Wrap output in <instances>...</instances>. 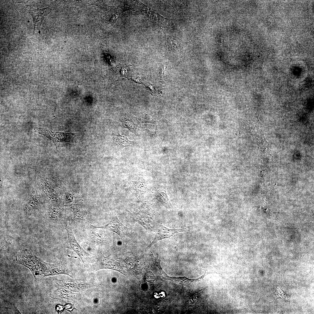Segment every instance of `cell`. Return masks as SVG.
Returning <instances> with one entry per match:
<instances>
[{
	"label": "cell",
	"instance_id": "6da1fadb",
	"mask_svg": "<svg viewBox=\"0 0 314 314\" xmlns=\"http://www.w3.org/2000/svg\"><path fill=\"white\" fill-rule=\"evenodd\" d=\"M16 257L18 263L31 270L35 279L39 277L43 267L44 261L27 249L18 252Z\"/></svg>",
	"mask_w": 314,
	"mask_h": 314
},
{
	"label": "cell",
	"instance_id": "7a4b0ae2",
	"mask_svg": "<svg viewBox=\"0 0 314 314\" xmlns=\"http://www.w3.org/2000/svg\"><path fill=\"white\" fill-rule=\"evenodd\" d=\"M92 226L94 228L105 229L115 233L123 242L126 241L127 237L132 231L131 229L124 225L116 215L113 217L110 222L106 225L99 227Z\"/></svg>",
	"mask_w": 314,
	"mask_h": 314
},
{
	"label": "cell",
	"instance_id": "3957f363",
	"mask_svg": "<svg viewBox=\"0 0 314 314\" xmlns=\"http://www.w3.org/2000/svg\"><path fill=\"white\" fill-rule=\"evenodd\" d=\"M186 228L171 229L167 228L162 224L157 225L154 232L155 236L154 240L147 248L150 247L157 242L162 240L170 238L176 233L186 231Z\"/></svg>",
	"mask_w": 314,
	"mask_h": 314
},
{
	"label": "cell",
	"instance_id": "277c9868",
	"mask_svg": "<svg viewBox=\"0 0 314 314\" xmlns=\"http://www.w3.org/2000/svg\"><path fill=\"white\" fill-rule=\"evenodd\" d=\"M130 214L133 220L147 231L154 232L157 225L155 224L152 217L140 212L136 213L132 211L130 212Z\"/></svg>",
	"mask_w": 314,
	"mask_h": 314
},
{
	"label": "cell",
	"instance_id": "5b68a950",
	"mask_svg": "<svg viewBox=\"0 0 314 314\" xmlns=\"http://www.w3.org/2000/svg\"><path fill=\"white\" fill-rule=\"evenodd\" d=\"M68 234V239L65 245L67 248L73 250L76 252L80 257L82 258L89 255L82 248L76 240L72 227L70 225H67L65 227Z\"/></svg>",
	"mask_w": 314,
	"mask_h": 314
},
{
	"label": "cell",
	"instance_id": "8992f818",
	"mask_svg": "<svg viewBox=\"0 0 314 314\" xmlns=\"http://www.w3.org/2000/svg\"><path fill=\"white\" fill-rule=\"evenodd\" d=\"M27 10L33 18L35 29L39 30L44 17L48 14L49 10L48 8L43 9L35 8L28 5Z\"/></svg>",
	"mask_w": 314,
	"mask_h": 314
},
{
	"label": "cell",
	"instance_id": "52a82bcc",
	"mask_svg": "<svg viewBox=\"0 0 314 314\" xmlns=\"http://www.w3.org/2000/svg\"><path fill=\"white\" fill-rule=\"evenodd\" d=\"M132 204L139 210L140 212L152 217L153 216L154 210L151 203L142 201Z\"/></svg>",
	"mask_w": 314,
	"mask_h": 314
},
{
	"label": "cell",
	"instance_id": "ba28073f",
	"mask_svg": "<svg viewBox=\"0 0 314 314\" xmlns=\"http://www.w3.org/2000/svg\"><path fill=\"white\" fill-rule=\"evenodd\" d=\"M129 184L131 191L134 193L142 194L146 190L145 183L140 180L131 181Z\"/></svg>",
	"mask_w": 314,
	"mask_h": 314
},
{
	"label": "cell",
	"instance_id": "9c48e42d",
	"mask_svg": "<svg viewBox=\"0 0 314 314\" xmlns=\"http://www.w3.org/2000/svg\"><path fill=\"white\" fill-rule=\"evenodd\" d=\"M113 138L115 142L122 148L128 147L133 143L132 141H129L126 137L122 136L119 133H116Z\"/></svg>",
	"mask_w": 314,
	"mask_h": 314
},
{
	"label": "cell",
	"instance_id": "30bf717a",
	"mask_svg": "<svg viewBox=\"0 0 314 314\" xmlns=\"http://www.w3.org/2000/svg\"><path fill=\"white\" fill-rule=\"evenodd\" d=\"M158 196L157 199L165 207L170 208L172 206V205L168 199L166 194V191L163 190H159L158 191Z\"/></svg>",
	"mask_w": 314,
	"mask_h": 314
},
{
	"label": "cell",
	"instance_id": "8fae6325",
	"mask_svg": "<svg viewBox=\"0 0 314 314\" xmlns=\"http://www.w3.org/2000/svg\"><path fill=\"white\" fill-rule=\"evenodd\" d=\"M160 295L161 297H164L165 296V293L163 292H162L160 293Z\"/></svg>",
	"mask_w": 314,
	"mask_h": 314
}]
</instances>
